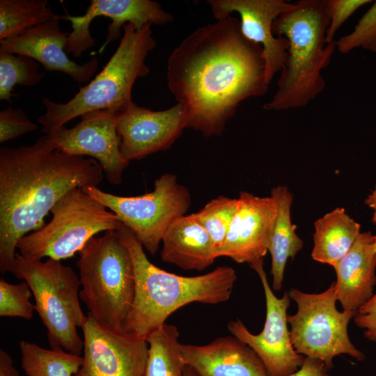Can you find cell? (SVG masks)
Returning <instances> with one entry per match:
<instances>
[{"label": "cell", "mask_w": 376, "mask_h": 376, "mask_svg": "<svg viewBox=\"0 0 376 376\" xmlns=\"http://www.w3.org/2000/svg\"><path fill=\"white\" fill-rule=\"evenodd\" d=\"M167 84L185 111V127L221 135L249 97L268 89L262 47L246 39L231 15L201 26L172 52Z\"/></svg>", "instance_id": "6da1fadb"}, {"label": "cell", "mask_w": 376, "mask_h": 376, "mask_svg": "<svg viewBox=\"0 0 376 376\" xmlns=\"http://www.w3.org/2000/svg\"><path fill=\"white\" fill-rule=\"evenodd\" d=\"M116 231L130 251L134 269V298L124 327L129 335L146 340L171 314L189 303L217 304L230 299L237 279L233 267L219 266L194 276L175 274L152 264L127 227L123 224Z\"/></svg>", "instance_id": "3957f363"}, {"label": "cell", "mask_w": 376, "mask_h": 376, "mask_svg": "<svg viewBox=\"0 0 376 376\" xmlns=\"http://www.w3.org/2000/svg\"><path fill=\"white\" fill-rule=\"evenodd\" d=\"M238 207V198L219 196L194 213L210 235L217 251L223 246ZM217 257V256H216Z\"/></svg>", "instance_id": "83f0119b"}, {"label": "cell", "mask_w": 376, "mask_h": 376, "mask_svg": "<svg viewBox=\"0 0 376 376\" xmlns=\"http://www.w3.org/2000/svg\"><path fill=\"white\" fill-rule=\"evenodd\" d=\"M107 209L83 189H72L51 210V221L24 236L17 249L21 255L33 260L71 258L97 233L117 230L123 225Z\"/></svg>", "instance_id": "ba28073f"}, {"label": "cell", "mask_w": 376, "mask_h": 376, "mask_svg": "<svg viewBox=\"0 0 376 376\" xmlns=\"http://www.w3.org/2000/svg\"><path fill=\"white\" fill-rule=\"evenodd\" d=\"M0 376H19L10 355L3 349L0 350Z\"/></svg>", "instance_id": "e575fe53"}, {"label": "cell", "mask_w": 376, "mask_h": 376, "mask_svg": "<svg viewBox=\"0 0 376 376\" xmlns=\"http://www.w3.org/2000/svg\"><path fill=\"white\" fill-rule=\"evenodd\" d=\"M237 198V212L216 256L250 266L263 260L268 251L277 204L271 196L259 197L246 191H241Z\"/></svg>", "instance_id": "e0dca14e"}, {"label": "cell", "mask_w": 376, "mask_h": 376, "mask_svg": "<svg viewBox=\"0 0 376 376\" xmlns=\"http://www.w3.org/2000/svg\"><path fill=\"white\" fill-rule=\"evenodd\" d=\"M258 274L265 297L266 318L263 331L251 333L237 318L227 324L233 336L251 347L263 362L268 376H288L297 371L305 357L293 347L288 329L287 310L290 297L286 292L281 298L274 294L263 269V260L251 265Z\"/></svg>", "instance_id": "8fae6325"}, {"label": "cell", "mask_w": 376, "mask_h": 376, "mask_svg": "<svg viewBox=\"0 0 376 376\" xmlns=\"http://www.w3.org/2000/svg\"><path fill=\"white\" fill-rule=\"evenodd\" d=\"M38 126L20 109L11 106L0 111V143H3L34 132Z\"/></svg>", "instance_id": "4dcf8cb0"}, {"label": "cell", "mask_w": 376, "mask_h": 376, "mask_svg": "<svg viewBox=\"0 0 376 376\" xmlns=\"http://www.w3.org/2000/svg\"><path fill=\"white\" fill-rule=\"evenodd\" d=\"M297 305L295 315L288 316L290 324V338L295 351L306 357L323 362L329 370L333 359L347 354L358 361L364 354L350 340L347 325L357 311L336 307L337 301L335 283L321 293H306L292 288L288 292Z\"/></svg>", "instance_id": "9c48e42d"}, {"label": "cell", "mask_w": 376, "mask_h": 376, "mask_svg": "<svg viewBox=\"0 0 376 376\" xmlns=\"http://www.w3.org/2000/svg\"><path fill=\"white\" fill-rule=\"evenodd\" d=\"M116 112L111 109L91 111L82 115L75 127L62 126L48 134L56 150L75 156L88 155L97 160L113 185L121 183L129 164L120 154Z\"/></svg>", "instance_id": "7c38bea8"}, {"label": "cell", "mask_w": 376, "mask_h": 376, "mask_svg": "<svg viewBox=\"0 0 376 376\" xmlns=\"http://www.w3.org/2000/svg\"><path fill=\"white\" fill-rule=\"evenodd\" d=\"M47 0H1L0 40L15 37L45 23L54 14Z\"/></svg>", "instance_id": "484cf974"}, {"label": "cell", "mask_w": 376, "mask_h": 376, "mask_svg": "<svg viewBox=\"0 0 376 376\" xmlns=\"http://www.w3.org/2000/svg\"><path fill=\"white\" fill-rule=\"evenodd\" d=\"M374 250L376 252V235H375V240L373 243Z\"/></svg>", "instance_id": "74e56055"}, {"label": "cell", "mask_w": 376, "mask_h": 376, "mask_svg": "<svg viewBox=\"0 0 376 376\" xmlns=\"http://www.w3.org/2000/svg\"><path fill=\"white\" fill-rule=\"evenodd\" d=\"M61 16V19L68 20L72 24V31L68 35L65 52L75 57L79 56L95 45V40L90 33L89 26L97 17H106L112 21L100 53L110 42L122 38V29L127 23L141 29L148 24L164 25L173 19L158 2L150 0H91L84 15Z\"/></svg>", "instance_id": "9a60e30c"}, {"label": "cell", "mask_w": 376, "mask_h": 376, "mask_svg": "<svg viewBox=\"0 0 376 376\" xmlns=\"http://www.w3.org/2000/svg\"><path fill=\"white\" fill-rule=\"evenodd\" d=\"M87 316L81 329L83 361L75 376H144L148 357L146 340L109 330Z\"/></svg>", "instance_id": "4fadbf2b"}, {"label": "cell", "mask_w": 376, "mask_h": 376, "mask_svg": "<svg viewBox=\"0 0 376 376\" xmlns=\"http://www.w3.org/2000/svg\"><path fill=\"white\" fill-rule=\"evenodd\" d=\"M179 336L177 327L165 323L148 336V357L144 376H184L186 365Z\"/></svg>", "instance_id": "cb8c5ba5"}, {"label": "cell", "mask_w": 376, "mask_h": 376, "mask_svg": "<svg viewBox=\"0 0 376 376\" xmlns=\"http://www.w3.org/2000/svg\"><path fill=\"white\" fill-rule=\"evenodd\" d=\"M321 361L306 357L302 366L295 373L288 376H331Z\"/></svg>", "instance_id": "836d02e7"}, {"label": "cell", "mask_w": 376, "mask_h": 376, "mask_svg": "<svg viewBox=\"0 0 376 376\" xmlns=\"http://www.w3.org/2000/svg\"><path fill=\"white\" fill-rule=\"evenodd\" d=\"M184 376H198L189 367L187 366L185 369Z\"/></svg>", "instance_id": "8d00e7d4"}, {"label": "cell", "mask_w": 376, "mask_h": 376, "mask_svg": "<svg viewBox=\"0 0 376 376\" xmlns=\"http://www.w3.org/2000/svg\"><path fill=\"white\" fill-rule=\"evenodd\" d=\"M327 0H300L273 22L274 35L285 38L288 56L266 110H286L306 106L325 87L322 71L330 63L336 40L328 44Z\"/></svg>", "instance_id": "277c9868"}, {"label": "cell", "mask_w": 376, "mask_h": 376, "mask_svg": "<svg viewBox=\"0 0 376 376\" xmlns=\"http://www.w3.org/2000/svg\"><path fill=\"white\" fill-rule=\"evenodd\" d=\"M76 263L80 299L97 323L116 331L124 327L135 293V276L130 251L116 230L91 238Z\"/></svg>", "instance_id": "8992f818"}, {"label": "cell", "mask_w": 376, "mask_h": 376, "mask_svg": "<svg viewBox=\"0 0 376 376\" xmlns=\"http://www.w3.org/2000/svg\"><path fill=\"white\" fill-rule=\"evenodd\" d=\"M13 274L29 285L51 348L81 356L84 341L77 329L83 328L88 316L81 307V283L73 269L61 260H33L17 252Z\"/></svg>", "instance_id": "52a82bcc"}, {"label": "cell", "mask_w": 376, "mask_h": 376, "mask_svg": "<svg viewBox=\"0 0 376 376\" xmlns=\"http://www.w3.org/2000/svg\"><path fill=\"white\" fill-rule=\"evenodd\" d=\"M372 2L370 0H327L329 24L326 33V42H334V36L343 24L359 8Z\"/></svg>", "instance_id": "1f68e13d"}, {"label": "cell", "mask_w": 376, "mask_h": 376, "mask_svg": "<svg viewBox=\"0 0 376 376\" xmlns=\"http://www.w3.org/2000/svg\"><path fill=\"white\" fill-rule=\"evenodd\" d=\"M22 367L27 376H75L83 361L82 356L63 349H45L21 340Z\"/></svg>", "instance_id": "d4e9b609"}, {"label": "cell", "mask_w": 376, "mask_h": 376, "mask_svg": "<svg viewBox=\"0 0 376 376\" xmlns=\"http://www.w3.org/2000/svg\"><path fill=\"white\" fill-rule=\"evenodd\" d=\"M271 196L277 204V214L274 225L268 251L271 254L272 288L281 289L285 264L302 249L303 241L296 233V226L291 222L290 207L292 194L285 186L272 189Z\"/></svg>", "instance_id": "603a6c76"}, {"label": "cell", "mask_w": 376, "mask_h": 376, "mask_svg": "<svg viewBox=\"0 0 376 376\" xmlns=\"http://www.w3.org/2000/svg\"><path fill=\"white\" fill-rule=\"evenodd\" d=\"M354 321L357 327L364 329L367 340L376 341V295L358 309Z\"/></svg>", "instance_id": "d6a6232c"}, {"label": "cell", "mask_w": 376, "mask_h": 376, "mask_svg": "<svg viewBox=\"0 0 376 376\" xmlns=\"http://www.w3.org/2000/svg\"><path fill=\"white\" fill-rule=\"evenodd\" d=\"M31 296L33 293L26 281L15 284L1 279L0 316L31 320L36 310L30 301Z\"/></svg>", "instance_id": "f1b7e54d"}, {"label": "cell", "mask_w": 376, "mask_h": 376, "mask_svg": "<svg viewBox=\"0 0 376 376\" xmlns=\"http://www.w3.org/2000/svg\"><path fill=\"white\" fill-rule=\"evenodd\" d=\"M103 170L93 158L56 150L49 135L29 146L0 148V272H12L18 242L72 189L97 187Z\"/></svg>", "instance_id": "7a4b0ae2"}, {"label": "cell", "mask_w": 376, "mask_h": 376, "mask_svg": "<svg viewBox=\"0 0 376 376\" xmlns=\"http://www.w3.org/2000/svg\"><path fill=\"white\" fill-rule=\"evenodd\" d=\"M180 351L185 365L198 376H268L254 351L234 336L202 345L181 343Z\"/></svg>", "instance_id": "d6986e66"}, {"label": "cell", "mask_w": 376, "mask_h": 376, "mask_svg": "<svg viewBox=\"0 0 376 376\" xmlns=\"http://www.w3.org/2000/svg\"><path fill=\"white\" fill-rule=\"evenodd\" d=\"M122 157L130 162L170 148L185 127L182 104L162 111L139 107L133 101L116 112Z\"/></svg>", "instance_id": "5bb4252c"}, {"label": "cell", "mask_w": 376, "mask_h": 376, "mask_svg": "<svg viewBox=\"0 0 376 376\" xmlns=\"http://www.w3.org/2000/svg\"><path fill=\"white\" fill-rule=\"evenodd\" d=\"M207 3L217 19L233 13L240 15L243 36L263 48L265 81L269 85L284 67L289 46L285 38L274 35L272 24L292 3L283 0H210Z\"/></svg>", "instance_id": "2e32d148"}, {"label": "cell", "mask_w": 376, "mask_h": 376, "mask_svg": "<svg viewBox=\"0 0 376 376\" xmlns=\"http://www.w3.org/2000/svg\"><path fill=\"white\" fill-rule=\"evenodd\" d=\"M375 235L361 233L353 246L333 267L337 300L343 310L357 311L373 295L376 284Z\"/></svg>", "instance_id": "ffe728a7"}, {"label": "cell", "mask_w": 376, "mask_h": 376, "mask_svg": "<svg viewBox=\"0 0 376 376\" xmlns=\"http://www.w3.org/2000/svg\"><path fill=\"white\" fill-rule=\"evenodd\" d=\"M313 260L334 267L354 244L361 226L344 208L337 207L314 222Z\"/></svg>", "instance_id": "7402d4cb"}, {"label": "cell", "mask_w": 376, "mask_h": 376, "mask_svg": "<svg viewBox=\"0 0 376 376\" xmlns=\"http://www.w3.org/2000/svg\"><path fill=\"white\" fill-rule=\"evenodd\" d=\"M38 69V62L28 56L0 52V100L10 102L12 91L17 84H38L44 75Z\"/></svg>", "instance_id": "4316f807"}, {"label": "cell", "mask_w": 376, "mask_h": 376, "mask_svg": "<svg viewBox=\"0 0 376 376\" xmlns=\"http://www.w3.org/2000/svg\"><path fill=\"white\" fill-rule=\"evenodd\" d=\"M83 190L111 210L151 255L157 252L169 226L185 215L191 204L189 189L171 173L156 179L152 191L137 196H119L95 186Z\"/></svg>", "instance_id": "30bf717a"}, {"label": "cell", "mask_w": 376, "mask_h": 376, "mask_svg": "<svg viewBox=\"0 0 376 376\" xmlns=\"http://www.w3.org/2000/svg\"><path fill=\"white\" fill-rule=\"evenodd\" d=\"M162 244V260L185 270L203 271L217 258L210 235L194 213L174 220Z\"/></svg>", "instance_id": "44dd1931"}, {"label": "cell", "mask_w": 376, "mask_h": 376, "mask_svg": "<svg viewBox=\"0 0 376 376\" xmlns=\"http://www.w3.org/2000/svg\"><path fill=\"white\" fill-rule=\"evenodd\" d=\"M365 204L373 210L372 221L376 225V184L374 189L365 199Z\"/></svg>", "instance_id": "d590c367"}, {"label": "cell", "mask_w": 376, "mask_h": 376, "mask_svg": "<svg viewBox=\"0 0 376 376\" xmlns=\"http://www.w3.org/2000/svg\"><path fill=\"white\" fill-rule=\"evenodd\" d=\"M338 50L347 54L356 48L376 52V1L363 14L353 31L336 41Z\"/></svg>", "instance_id": "f546056e"}, {"label": "cell", "mask_w": 376, "mask_h": 376, "mask_svg": "<svg viewBox=\"0 0 376 376\" xmlns=\"http://www.w3.org/2000/svg\"><path fill=\"white\" fill-rule=\"evenodd\" d=\"M56 15L47 22L33 26L22 33L0 40V52L28 56L49 71L61 72L75 81L89 82L98 68L96 57L83 65L72 61L66 54L68 35L61 31Z\"/></svg>", "instance_id": "ac0fdd59"}, {"label": "cell", "mask_w": 376, "mask_h": 376, "mask_svg": "<svg viewBox=\"0 0 376 376\" xmlns=\"http://www.w3.org/2000/svg\"><path fill=\"white\" fill-rule=\"evenodd\" d=\"M151 24L136 29L131 23L123 26V35L116 50L102 70L68 102L57 103L42 98L45 113L38 118L42 132L49 134L73 118L101 109L116 111L132 102V87L139 77L150 70L146 64L148 53L156 46Z\"/></svg>", "instance_id": "5b68a950"}]
</instances>
